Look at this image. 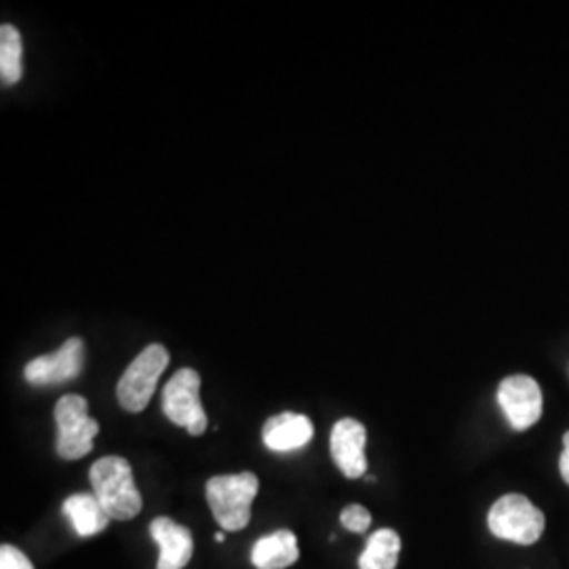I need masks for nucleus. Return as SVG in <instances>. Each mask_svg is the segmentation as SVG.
I'll use <instances>...</instances> for the list:
<instances>
[{
    "mask_svg": "<svg viewBox=\"0 0 569 569\" xmlns=\"http://www.w3.org/2000/svg\"><path fill=\"white\" fill-rule=\"evenodd\" d=\"M93 496L117 521H131L142 510V496L136 488L131 465L119 456H106L89 470Z\"/></svg>",
    "mask_w": 569,
    "mask_h": 569,
    "instance_id": "nucleus-1",
    "label": "nucleus"
},
{
    "mask_svg": "<svg viewBox=\"0 0 569 569\" xmlns=\"http://www.w3.org/2000/svg\"><path fill=\"white\" fill-rule=\"evenodd\" d=\"M260 481L253 472L220 475L207 481V505L222 531H241L251 521V505Z\"/></svg>",
    "mask_w": 569,
    "mask_h": 569,
    "instance_id": "nucleus-2",
    "label": "nucleus"
},
{
    "mask_svg": "<svg viewBox=\"0 0 569 569\" xmlns=\"http://www.w3.org/2000/svg\"><path fill=\"white\" fill-rule=\"evenodd\" d=\"M167 366L169 352L164 346L150 345L143 348L133 363L124 369L117 387V397L124 411L140 413L148 407Z\"/></svg>",
    "mask_w": 569,
    "mask_h": 569,
    "instance_id": "nucleus-3",
    "label": "nucleus"
},
{
    "mask_svg": "<svg viewBox=\"0 0 569 569\" xmlns=\"http://www.w3.org/2000/svg\"><path fill=\"white\" fill-rule=\"evenodd\" d=\"M58 441L56 449L63 460H81L91 453L100 432L98 420L89 416V403L81 395H66L56 406Z\"/></svg>",
    "mask_w": 569,
    "mask_h": 569,
    "instance_id": "nucleus-4",
    "label": "nucleus"
},
{
    "mask_svg": "<svg viewBox=\"0 0 569 569\" xmlns=\"http://www.w3.org/2000/svg\"><path fill=\"white\" fill-rule=\"evenodd\" d=\"M545 515L526 496H502L489 510L488 526L496 538L529 547L540 540L545 531Z\"/></svg>",
    "mask_w": 569,
    "mask_h": 569,
    "instance_id": "nucleus-5",
    "label": "nucleus"
},
{
    "mask_svg": "<svg viewBox=\"0 0 569 569\" xmlns=\"http://www.w3.org/2000/svg\"><path fill=\"white\" fill-rule=\"evenodd\" d=\"M164 416L188 430L192 437H201L207 430V413L201 403V376L199 371L183 367L163 390Z\"/></svg>",
    "mask_w": 569,
    "mask_h": 569,
    "instance_id": "nucleus-6",
    "label": "nucleus"
},
{
    "mask_svg": "<svg viewBox=\"0 0 569 569\" xmlns=\"http://www.w3.org/2000/svg\"><path fill=\"white\" fill-rule=\"evenodd\" d=\"M82 366L84 342L81 338H70L56 352L32 359L23 369V378L32 387H56L79 378Z\"/></svg>",
    "mask_w": 569,
    "mask_h": 569,
    "instance_id": "nucleus-7",
    "label": "nucleus"
},
{
    "mask_svg": "<svg viewBox=\"0 0 569 569\" xmlns=\"http://www.w3.org/2000/svg\"><path fill=\"white\" fill-rule=\"evenodd\" d=\"M498 403L502 407L510 427L528 430L542 416V390L529 376H510L498 388Z\"/></svg>",
    "mask_w": 569,
    "mask_h": 569,
    "instance_id": "nucleus-8",
    "label": "nucleus"
},
{
    "mask_svg": "<svg viewBox=\"0 0 569 569\" xmlns=\"http://www.w3.org/2000/svg\"><path fill=\"white\" fill-rule=\"evenodd\" d=\"M367 430L355 418H342L333 425L329 449L336 467L346 479H361L367 472Z\"/></svg>",
    "mask_w": 569,
    "mask_h": 569,
    "instance_id": "nucleus-9",
    "label": "nucleus"
},
{
    "mask_svg": "<svg viewBox=\"0 0 569 569\" xmlns=\"http://www.w3.org/2000/svg\"><path fill=\"white\" fill-rule=\"evenodd\" d=\"M150 536L159 545L157 569H183L188 566L194 552L190 529L176 523L169 517H157L150 523Z\"/></svg>",
    "mask_w": 569,
    "mask_h": 569,
    "instance_id": "nucleus-10",
    "label": "nucleus"
},
{
    "mask_svg": "<svg viewBox=\"0 0 569 569\" xmlns=\"http://www.w3.org/2000/svg\"><path fill=\"white\" fill-rule=\"evenodd\" d=\"M315 437V427L305 413L283 411L266 420L262 439L270 451H296L308 446Z\"/></svg>",
    "mask_w": 569,
    "mask_h": 569,
    "instance_id": "nucleus-11",
    "label": "nucleus"
},
{
    "mask_svg": "<svg viewBox=\"0 0 569 569\" xmlns=\"http://www.w3.org/2000/svg\"><path fill=\"white\" fill-rule=\"evenodd\" d=\"M300 559L298 538L289 529L272 531L251 549V563L258 569H287Z\"/></svg>",
    "mask_w": 569,
    "mask_h": 569,
    "instance_id": "nucleus-12",
    "label": "nucleus"
},
{
    "mask_svg": "<svg viewBox=\"0 0 569 569\" xmlns=\"http://www.w3.org/2000/svg\"><path fill=\"white\" fill-rule=\"evenodd\" d=\"M61 510L68 517V521L72 523L74 531L82 538L98 536L112 521V517L103 510L100 500L93 493H74V496L66 498Z\"/></svg>",
    "mask_w": 569,
    "mask_h": 569,
    "instance_id": "nucleus-13",
    "label": "nucleus"
},
{
    "mask_svg": "<svg viewBox=\"0 0 569 569\" xmlns=\"http://www.w3.org/2000/svg\"><path fill=\"white\" fill-rule=\"evenodd\" d=\"M401 538L395 529H378L369 536L359 557V569H395L399 563Z\"/></svg>",
    "mask_w": 569,
    "mask_h": 569,
    "instance_id": "nucleus-14",
    "label": "nucleus"
},
{
    "mask_svg": "<svg viewBox=\"0 0 569 569\" xmlns=\"http://www.w3.org/2000/svg\"><path fill=\"white\" fill-rule=\"evenodd\" d=\"M21 56H23V44H21V34L16 26L4 23L0 28V77L4 84H16L20 81Z\"/></svg>",
    "mask_w": 569,
    "mask_h": 569,
    "instance_id": "nucleus-15",
    "label": "nucleus"
},
{
    "mask_svg": "<svg viewBox=\"0 0 569 569\" xmlns=\"http://www.w3.org/2000/svg\"><path fill=\"white\" fill-rule=\"evenodd\" d=\"M340 521H342V526H345L348 531H352V533H363L371 526V515H369V510L366 507H361V505H350V507H346L342 510V515H340Z\"/></svg>",
    "mask_w": 569,
    "mask_h": 569,
    "instance_id": "nucleus-16",
    "label": "nucleus"
},
{
    "mask_svg": "<svg viewBox=\"0 0 569 569\" xmlns=\"http://www.w3.org/2000/svg\"><path fill=\"white\" fill-rule=\"evenodd\" d=\"M0 569H34L32 561L16 547H0Z\"/></svg>",
    "mask_w": 569,
    "mask_h": 569,
    "instance_id": "nucleus-17",
    "label": "nucleus"
},
{
    "mask_svg": "<svg viewBox=\"0 0 569 569\" xmlns=\"http://www.w3.org/2000/svg\"><path fill=\"white\" fill-rule=\"evenodd\" d=\"M559 470L563 481L569 486V432L563 435V451H561V460H559Z\"/></svg>",
    "mask_w": 569,
    "mask_h": 569,
    "instance_id": "nucleus-18",
    "label": "nucleus"
},
{
    "mask_svg": "<svg viewBox=\"0 0 569 569\" xmlns=\"http://www.w3.org/2000/svg\"><path fill=\"white\" fill-rule=\"evenodd\" d=\"M224 531H218V533H216V542H224Z\"/></svg>",
    "mask_w": 569,
    "mask_h": 569,
    "instance_id": "nucleus-19",
    "label": "nucleus"
}]
</instances>
